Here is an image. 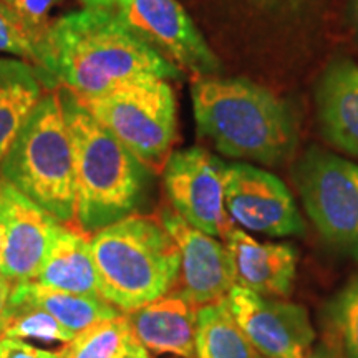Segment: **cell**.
Wrapping results in <instances>:
<instances>
[{
	"mask_svg": "<svg viewBox=\"0 0 358 358\" xmlns=\"http://www.w3.org/2000/svg\"><path fill=\"white\" fill-rule=\"evenodd\" d=\"M42 77L48 90L93 98L140 78L179 80L178 66L134 35L111 10L82 8L53 22L45 42Z\"/></svg>",
	"mask_w": 358,
	"mask_h": 358,
	"instance_id": "obj_1",
	"label": "cell"
},
{
	"mask_svg": "<svg viewBox=\"0 0 358 358\" xmlns=\"http://www.w3.org/2000/svg\"><path fill=\"white\" fill-rule=\"evenodd\" d=\"M198 131L219 153L277 166L297 146V129L284 101L244 78L199 77L191 83Z\"/></svg>",
	"mask_w": 358,
	"mask_h": 358,
	"instance_id": "obj_2",
	"label": "cell"
},
{
	"mask_svg": "<svg viewBox=\"0 0 358 358\" xmlns=\"http://www.w3.org/2000/svg\"><path fill=\"white\" fill-rule=\"evenodd\" d=\"M73 150L77 227L93 236L136 214L151 171L113 133L83 108L69 88L58 87Z\"/></svg>",
	"mask_w": 358,
	"mask_h": 358,
	"instance_id": "obj_3",
	"label": "cell"
},
{
	"mask_svg": "<svg viewBox=\"0 0 358 358\" xmlns=\"http://www.w3.org/2000/svg\"><path fill=\"white\" fill-rule=\"evenodd\" d=\"M103 301L124 313L176 287L181 256L158 216L131 214L90 237Z\"/></svg>",
	"mask_w": 358,
	"mask_h": 358,
	"instance_id": "obj_4",
	"label": "cell"
},
{
	"mask_svg": "<svg viewBox=\"0 0 358 358\" xmlns=\"http://www.w3.org/2000/svg\"><path fill=\"white\" fill-rule=\"evenodd\" d=\"M0 178L52 214L77 226L71 140L58 88L48 90L0 161Z\"/></svg>",
	"mask_w": 358,
	"mask_h": 358,
	"instance_id": "obj_5",
	"label": "cell"
},
{
	"mask_svg": "<svg viewBox=\"0 0 358 358\" xmlns=\"http://www.w3.org/2000/svg\"><path fill=\"white\" fill-rule=\"evenodd\" d=\"M77 98L151 173L163 171L178 140L176 96L168 80L140 78L101 96Z\"/></svg>",
	"mask_w": 358,
	"mask_h": 358,
	"instance_id": "obj_6",
	"label": "cell"
},
{
	"mask_svg": "<svg viewBox=\"0 0 358 358\" xmlns=\"http://www.w3.org/2000/svg\"><path fill=\"white\" fill-rule=\"evenodd\" d=\"M295 185L324 239L358 259V164L310 150L295 168Z\"/></svg>",
	"mask_w": 358,
	"mask_h": 358,
	"instance_id": "obj_7",
	"label": "cell"
},
{
	"mask_svg": "<svg viewBox=\"0 0 358 358\" xmlns=\"http://www.w3.org/2000/svg\"><path fill=\"white\" fill-rule=\"evenodd\" d=\"M115 13L182 73L213 77L221 69L216 53L178 0H118Z\"/></svg>",
	"mask_w": 358,
	"mask_h": 358,
	"instance_id": "obj_8",
	"label": "cell"
},
{
	"mask_svg": "<svg viewBox=\"0 0 358 358\" xmlns=\"http://www.w3.org/2000/svg\"><path fill=\"white\" fill-rule=\"evenodd\" d=\"M227 164L204 148L173 151L163 168L171 208L187 224L213 237H226L234 222L226 209Z\"/></svg>",
	"mask_w": 358,
	"mask_h": 358,
	"instance_id": "obj_9",
	"label": "cell"
},
{
	"mask_svg": "<svg viewBox=\"0 0 358 358\" xmlns=\"http://www.w3.org/2000/svg\"><path fill=\"white\" fill-rule=\"evenodd\" d=\"M226 209L232 222L271 237L302 236L306 222L289 187L272 173L249 163L226 166Z\"/></svg>",
	"mask_w": 358,
	"mask_h": 358,
	"instance_id": "obj_10",
	"label": "cell"
},
{
	"mask_svg": "<svg viewBox=\"0 0 358 358\" xmlns=\"http://www.w3.org/2000/svg\"><path fill=\"white\" fill-rule=\"evenodd\" d=\"M226 303L236 324L267 358H302L315 343V330L302 306L262 297L232 285Z\"/></svg>",
	"mask_w": 358,
	"mask_h": 358,
	"instance_id": "obj_11",
	"label": "cell"
},
{
	"mask_svg": "<svg viewBox=\"0 0 358 358\" xmlns=\"http://www.w3.org/2000/svg\"><path fill=\"white\" fill-rule=\"evenodd\" d=\"M158 217L174 239L181 256L174 289L186 295L196 307L222 301L234 285L226 245L187 224L171 206L161 208Z\"/></svg>",
	"mask_w": 358,
	"mask_h": 358,
	"instance_id": "obj_12",
	"label": "cell"
},
{
	"mask_svg": "<svg viewBox=\"0 0 358 358\" xmlns=\"http://www.w3.org/2000/svg\"><path fill=\"white\" fill-rule=\"evenodd\" d=\"M52 214L0 178V226L6 234L2 271L13 282L34 280L57 227Z\"/></svg>",
	"mask_w": 358,
	"mask_h": 358,
	"instance_id": "obj_13",
	"label": "cell"
},
{
	"mask_svg": "<svg viewBox=\"0 0 358 358\" xmlns=\"http://www.w3.org/2000/svg\"><path fill=\"white\" fill-rule=\"evenodd\" d=\"M229 252L234 285L262 297L282 299L292 292L297 272V249L284 243H261L243 229L224 237Z\"/></svg>",
	"mask_w": 358,
	"mask_h": 358,
	"instance_id": "obj_14",
	"label": "cell"
},
{
	"mask_svg": "<svg viewBox=\"0 0 358 358\" xmlns=\"http://www.w3.org/2000/svg\"><path fill=\"white\" fill-rule=\"evenodd\" d=\"M198 308L178 289L124 313L138 342L155 355L196 358Z\"/></svg>",
	"mask_w": 358,
	"mask_h": 358,
	"instance_id": "obj_15",
	"label": "cell"
},
{
	"mask_svg": "<svg viewBox=\"0 0 358 358\" xmlns=\"http://www.w3.org/2000/svg\"><path fill=\"white\" fill-rule=\"evenodd\" d=\"M90 237L77 226L58 222L34 280L65 292L100 297Z\"/></svg>",
	"mask_w": 358,
	"mask_h": 358,
	"instance_id": "obj_16",
	"label": "cell"
},
{
	"mask_svg": "<svg viewBox=\"0 0 358 358\" xmlns=\"http://www.w3.org/2000/svg\"><path fill=\"white\" fill-rule=\"evenodd\" d=\"M317 106L327 141L358 156V65L352 62L330 65L320 80Z\"/></svg>",
	"mask_w": 358,
	"mask_h": 358,
	"instance_id": "obj_17",
	"label": "cell"
},
{
	"mask_svg": "<svg viewBox=\"0 0 358 358\" xmlns=\"http://www.w3.org/2000/svg\"><path fill=\"white\" fill-rule=\"evenodd\" d=\"M47 92L37 66L22 58H0V161Z\"/></svg>",
	"mask_w": 358,
	"mask_h": 358,
	"instance_id": "obj_18",
	"label": "cell"
},
{
	"mask_svg": "<svg viewBox=\"0 0 358 358\" xmlns=\"http://www.w3.org/2000/svg\"><path fill=\"white\" fill-rule=\"evenodd\" d=\"M10 299L27 302L48 312L75 335L98 322L120 315L118 308L110 306L101 297L65 292V290L47 287L35 280L15 282Z\"/></svg>",
	"mask_w": 358,
	"mask_h": 358,
	"instance_id": "obj_19",
	"label": "cell"
},
{
	"mask_svg": "<svg viewBox=\"0 0 358 358\" xmlns=\"http://www.w3.org/2000/svg\"><path fill=\"white\" fill-rule=\"evenodd\" d=\"M196 358H267L245 337L226 297L198 308Z\"/></svg>",
	"mask_w": 358,
	"mask_h": 358,
	"instance_id": "obj_20",
	"label": "cell"
},
{
	"mask_svg": "<svg viewBox=\"0 0 358 358\" xmlns=\"http://www.w3.org/2000/svg\"><path fill=\"white\" fill-rule=\"evenodd\" d=\"M136 340L127 315H116L88 327L64 345L60 358H118Z\"/></svg>",
	"mask_w": 358,
	"mask_h": 358,
	"instance_id": "obj_21",
	"label": "cell"
},
{
	"mask_svg": "<svg viewBox=\"0 0 358 358\" xmlns=\"http://www.w3.org/2000/svg\"><path fill=\"white\" fill-rule=\"evenodd\" d=\"M75 334L58 322L50 313L30 303L10 299L2 325L0 338L37 340L42 343H66L71 342Z\"/></svg>",
	"mask_w": 358,
	"mask_h": 358,
	"instance_id": "obj_22",
	"label": "cell"
},
{
	"mask_svg": "<svg viewBox=\"0 0 358 358\" xmlns=\"http://www.w3.org/2000/svg\"><path fill=\"white\" fill-rule=\"evenodd\" d=\"M330 332L345 358H358V275L348 282L329 303Z\"/></svg>",
	"mask_w": 358,
	"mask_h": 358,
	"instance_id": "obj_23",
	"label": "cell"
},
{
	"mask_svg": "<svg viewBox=\"0 0 358 358\" xmlns=\"http://www.w3.org/2000/svg\"><path fill=\"white\" fill-rule=\"evenodd\" d=\"M0 52L12 53L22 60L29 62L37 66L42 73L45 42L20 20L17 13H13L10 8L2 3H0Z\"/></svg>",
	"mask_w": 358,
	"mask_h": 358,
	"instance_id": "obj_24",
	"label": "cell"
},
{
	"mask_svg": "<svg viewBox=\"0 0 358 358\" xmlns=\"http://www.w3.org/2000/svg\"><path fill=\"white\" fill-rule=\"evenodd\" d=\"M57 2L58 0H6L7 7L17 13L20 20L43 42H47L52 25L48 13Z\"/></svg>",
	"mask_w": 358,
	"mask_h": 358,
	"instance_id": "obj_25",
	"label": "cell"
},
{
	"mask_svg": "<svg viewBox=\"0 0 358 358\" xmlns=\"http://www.w3.org/2000/svg\"><path fill=\"white\" fill-rule=\"evenodd\" d=\"M0 358H60V353L45 350L17 338H0Z\"/></svg>",
	"mask_w": 358,
	"mask_h": 358,
	"instance_id": "obj_26",
	"label": "cell"
},
{
	"mask_svg": "<svg viewBox=\"0 0 358 358\" xmlns=\"http://www.w3.org/2000/svg\"><path fill=\"white\" fill-rule=\"evenodd\" d=\"M302 358H345L334 342L313 343Z\"/></svg>",
	"mask_w": 358,
	"mask_h": 358,
	"instance_id": "obj_27",
	"label": "cell"
},
{
	"mask_svg": "<svg viewBox=\"0 0 358 358\" xmlns=\"http://www.w3.org/2000/svg\"><path fill=\"white\" fill-rule=\"evenodd\" d=\"M13 285H15V282L8 279L3 272H0V325H2L3 315H6V312H7Z\"/></svg>",
	"mask_w": 358,
	"mask_h": 358,
	"instance_id": "obj_28",
	"label": "cell"
},
{
	"mask_svg": "<svg viewBox=\"0 0 358 358\" xmlns=\"http://www.w3.org/2000/svg\"><path fill=\"white\" fill-rule=\"evenodd\" d=\"M83 8H101V10H116L118 0H80Z\"/></svg>",
	"mask_w": 358,
	"mask_h": 358,
	"instance_id": "obj_29",
	"label": "cell"
},
{
	"mask_svg": "<svg viewBox=\"0 0 358 358\" xmlns=\"http://www.w3.org/2000/svg\"><path fill=\"white\" fill-rule=\"evenodd\" d=\"M118 358H151V357H150V352H148L136 338L131 345L127 348V352L122 353Z\"/></svg>",
	"mask_w": 358,
	"mask_h": 358,
	"instance_id": "obj_30",
	"label": "cell"
},
{
	"mask_svg": "<svg viewBox=\"0 0 358 358\" xmlns=\"http://www.w3.org/2000/svg\"><path fill=\"white\" fill-rule=\"evenodd\" d=\"M3 254H6V234H3L2 226H0V271L3 266Z\"/></svg>",
	"mask_w": 358,
	"mask_h": 358,
	"instance_id": "obj_31",
	"label": "cell"
},
{
	"mask_svg": "<svg viewBox=\"0 0 358 358\" xmlns=\"http://www.w3.org/2000/svg\"><path fill=\"white\" fill-rule=\"evenodd\" d=\"M0 3H2V6H7V3H6V0H0Z\"/></svg>",
	"mask_w": 358,
	"mask_h": 358,
	"instance_id": "obj_32",
	"label": "cell"
}]
</instances>
